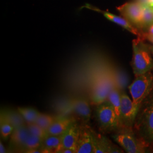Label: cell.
Wrapping results in <instances>:
<instances>
[{"mask_svg": "<svg viewBox=\"0 0 153 153\" xmlns=\"http://www.w3.org/2000/svg\"><path fill=\"white\" fill-rule=\"evenodd\" d=\"M133 128L149 146L153 143V90L141 104Z\"/></svg>", "mask_w": 153, "mask_h": 153, "instance_id": "6da1fadb", "label": "cell"}, {"mask_svg": "<svg viewBox=\"0 0 153 153\" xmlns=\"http://www.w3.org/2000/svg\"><path fill=\"white\" fill-rule=\"evenodd\" d=\"M133 57L131 65L135 76L152 71L153 59L148 44H145L142 38L134 39L132 42Z\"/></svg>", "mask_w": 153, "mask_h": 153, "instance_id": "7a4b0ae2", "label": "cell"}, {"mask_svg": "<svg viewBox=\"0 0 153 153\" xmlns=\"http://www.w3.org/2000/svg\"><path fill=\"white\" fill-rule=\"evenodd\" d=\"M112 137L126 153H146L149 147L141 138L136 136L133 128L122 126L115 131Z\"/></svg>", "mask_w": 153, "mask_h": 153, "instance_id": "3957f363", "label": "cell"}, {"mask_svg": "<svg viewBox=\"0 0 153 153\" xmlns=\"http://www.w3.org/2000/svg\"><path fill=\"white\" fill-rule=\"evenodd\" d=\"M129 86L133 102L141 107L144 100L153 90V74L152 71L135 76Z\"/></svg>", "mask_w": 153, "mask_h": 153, "instance_id": "277c9868", "label": "cell"}, {"mask_svg": "<svg viewBox=\"0 0 153 153\" xmlns=\"http://www.w3.org/2000/svg\"><path fill=\"white\" fill-rule=\"evenodd\" d=\"M95 115L99 126L104 131H115L121 127L115 110L107 102L98 105Z\"/></svg>", "mask_w": 153, "mask_h": 153, "instance_id": "5b68a950", "label": "cell"}, {"mask_svg": "<svg viewBox=\"0 0 153 153\" xmlns=\"http://www.w3.org/2000/svg\"><path fill=\"white\" fill-rule=\"evenodd\" d=\"M115 86L111 74H101L97 76L92 84L91 99L93 104L99 105L108 98L109 93Z\"/></svg>", "mask_w": 153, "mask_h": 153, "instance_id": "8992f818", "label": "cell"}, {"mask_svg": "<svg viewBox=\"0 0 153 153\" xmlns=\"http://www.w3.org/2000/svg\"><path fill=\"white\" fill-rule=\"evenodd\" d=\"M140 108L126 93L121 92L120 120L121 127L133 128Z\"/></svg>", "mask_w": 153, "mask_h": 153, "instance_id": "52a82bcc", "label": "cell"}, {"mask_svg": "<svg viewBox=\"0 0 153 153\" xmlns=\"http://www.w3.org/2000/svg\"><path fill=\"white\" fill-rule=\"evenodd\" d=\"M117 9L131 25L136 28H141L143 7L140 4L136 1L129 2L117 7Z\"/></svg>", "mask_w": 153, "mask_h": 153, "instance_id": "ba28073f", "label": "cell"}, {"mask_svg": "<svg viewBox=\"0 0 153 153\" xmlns=\"http://www.w3.org/2000/svg\"><path fill=\"white\" fill-rule=\"evenodd\" d=\"M124 153L109 139L94 133V153Z\"/></svg>", "mask_w": 153, "mask_h": 153, "instance_id": "9c48e42d", "label": "cell"}, {"mask_svg": "<svg viewBox=\"0 0 153 153\" xmlns=\"http://www.w3.org/2000/svg\"><path fill=\"white\" fill-rule=\"evenodd\" d=\"M94 153V132L81 128L76 153Z\"/></svg>", "mask_w": 153, "mask_h": 153, "instance_id": "30bf717a", "label": "cell"}, {"mask_svg": "<svg viewBox=\"0 0 153 153\" xmlns=\"http://www.w3.org/2000/svg\"><path fill=\"white\" fill-rule=\"evenodd\" d=\"M84 7H86L88 9H91L93 10H95V11H99V12L102 13L103 14L104 16L110 21L114 22L116 24L124 28H125L126 30H128V31L131 33H133L135 35H137L138 37L141 38L142 35L141 34V33L138 31L137 28L134 27L133 25H131V23L129 22L128 20H126L125 18H122L121 16H116V15H114L113 14L109 13L108 12L101 11L99 9L95 8V7L91 6L90 5H88V4H87Z\"/></svg>", "mask_w": 153, "mask_h": 153, "instance_id": "8fae6325", "label": "cell"}, {"mask_svg": "<svg viewBox=\"0 0 153 153\" xmlns=\"http://www.w3.org/2000/svg\"><path fill=\"white\" fill-rule=\"evenodd\" d=\"M80 131L81 128L74 122L72 123L65 132L61 134L63 148L71 149L76 152Z\"/></svg>", "mask_w": 153, "mask_h": 153, "instance_id": "7c38bea8", "label": "cell"}, {"mask_svg": "<svg viewBox=\"0 0 153 153\" xmlns=\"http://www.w3.org/2000/svg\"><path fill=\"white\" fill-rule=\"evenodd\" d=\"M27 124L18 128L14 129L10 136L9 148L11 151L21 152L22 147L29 136Z\"/></svg>", "mask_w": 153, "mask_h": 153, "instance_id": "4fadbf2b", "label": "cell"}, {"mask_svg": "<svg viewBox=\"0 0 153 153\" xmlns=\"http://www.w3.org/2000/svg\"><path fill=\"white\" fill-rule=\"evenodd\" d=\"M63 148L61 135H47L43 139L40 149L42 153H59Z\"/></svg>", "mask_w": 153, "mask_h": 153, "instance_id": "5bb4252c", "label": "cell"}, {"mask_svg": "<svg viewBox=\"0 0 153 153\" xmlns=\"http://www.w3.org/2000/svg\"><path fill=\"white\" fill-rule=\"evenodd\" d=\"M73 111L82 120L88 122L91 117V108L87 99L83 98L75 99L72 102Z\"/></svg>", "mask_w": 153, "mask_h": 153, "instance_id": "9a60e30c", "label": "cell"}, {"mask_svg": "<svg viewBox=\"0 0 153 153\" xmlns=\"http://www.w3.org/2000/svg\"><path fill=\"white\" fill-rule=\"evenodd\" d=\"M73 122L72 119L68 117L56 119L55 121L47 130V134L53 136L61 135Z\"/></svg>", "mask_w": 153, "mask_h": 153, "instance_id": "2e32d148", "label": "cell"}, {"mask_svg": "<svg viewBox=\"0 0 153 153\" xmlns=\"http://www.w3.org/2000/svg\"><path fill=\"white\" fill-rule=\"evenodd\" d=\"M1 112H2L5 115L7 119L14 126V129L18 128L27 124L26 121L25 120L18 110L15 111L13 109H6L1 111Z\"/></svg>", "mask_w": 153, "mask_h": 153, "instance_id": "e0dca14e", "label": "cell"}, {"mask_svg": "<svg viewBox=\"0 0 153 153\" xmlns=\"http://www.w3.org/2000/svg\"><path fill=\"white\" fill-rule=\"evenodd\" d=\"M108 103L115 110V112L120 119V116L121 91L114 86L109 93L108 98L105 101Z\"/></svg>", "mask_w": 153, "mask_h": 153, "instance_id": "ac0fdd59", "label": "cell"}, {"mask_svg": "<svg viewBox=\"0 0 153 153\" xmlns=\"http://www.w3.org/2000/svg\"><path fill=\"white\" fill-rule=\"evenodd\" d=\"M42 138L30 134L20 152L32 153L33 150L40 149L42 146Z\"/></svg>", "mask_w": 153, "mask_h": 153, "instance_id": "d6986e66", "label": "cell"}, {"mask_svg": "<svg viewBox=\"0 0 153 153\" xmlns=\"http://www.w3.org/2000/svg\"><path fill=\"white\" fill-rule=\"evenodd\" d=\"M14 130V126L7 119L4 114L1 112L0 117V133L1 138L4 140H7Z\"/></svg>", "mask_w": 153, "mask_h": 153, "instance_id": "ffe728a7", "label": "cell"}, {"mask_svg": "<svg viewBox=\"0 0 153 153\" xmlns=\"http://www.w3.org/2000/svg\"><path fill=\"white\" fill-rule=\"evenodd\" d=\"M17 110L27 124L35 123L40 114L36 109L31 107H18Z\"/></svg>", "mask_w": 153, "mask_h": 153, "instance_id": "44dd1931", "label": "cell"}, {"mask_svg": "<svg viewBox=\"0 0 153 153\" xmlns=\"http://www.w3.org/2000/svg\"><path fill=\"white\" fill-rule=\"evenodd\" d=\"M153 25V6L143 7L141 28L148 29Z\"/></svg>", "mask_w": 153, "mask_h": 153, "instance_id": "7402d4cb", "label": "cell"}, {"mask_svg": "<svg viewBox=\"0 0 153 153\" xmlns=\"http://www.w3.org/2000/svg\"><path fill=\"white\" fill-rule=\"evenodd\" d=\"M55 120L56 119L52 116L40 113L35 123L47 131L48 128L55 121Z\"/></svg>", "mask_w": 153, "mask_h": 153, "instance_id": "603a6c76", "label": "cell"}, {"mask_svg": "<svg viewBox=\"0 0 153 153\" xmlns=\"http://www.w3.org/2000/svg\"><path fill=\"white\" fill-rule=\"evenodd\" d=\"M28 130L30 134L44 139L47 134V132L42 127L35 123L27 124Z\"/></svg>", "mask_w": 153, "mask_h": 153, "instance_id": "cb8c5ba5", "label": "cell"}, {"mask_svg": "<svg viewBox=\"0 0 153 153\" xmlns=\"http://www.w3.org/2000/svg\"><path fill=\"white\" fill-rule=\"evenodd\" d=\"M143 7H153V0H136Z\"/></svg>", "mask_w": 153, "mask_h": 153, "instance_id": "d4e9b609", "label": "cell"}, {"mask_svg": "<svg viewBox=\"0 0 153 153\" xmlns=\"http://www.w3.org/2000/svg\"><path fill=\"white\" fill-rule=\"evenodd\" d=\"M145 39L146 40H148L150 42L153 44V34H151L149 33H144L142 35L141 38Z\"/></svg>", "mask_w": 153, "mask_h": 153, "instance_id": "484cf974", "label": "cell"}, {"mask_svg": "<svg viewBox=\"0 0 153 153\" xmlns=\"http://www.w3.org/2000/svg\"><path fill=\"white\" fill-rule=\"evenodd\" d=\"M59 153H76L75 150L69 149V148H63Z\"/></svg>", "mask_w": 153, "mask_h": 153, "instance_id": "4316f807", "label": "cell"}, {"mask_svg": "<svg viewBox=\"0 0 153 153\" xmlns=\"http://www.w3.org/2000/svg\"><path fill=\"white\" fill-rule=\"evenodd\" d=\"M0 153H6V151L4 145H3L2 142H0Z\"/></svg>", "mask_w": 153, "mask_h": 153, "instance_id": "83f0119b", "label": "cell"}, {"mask_svg": "<svg viewBox=\"0 0 153 153\" xmlns=\"http://www.w3.org/2000/svg\"><path fill=\"white\" fill-rule=\"evenodd\" d=\"M148 33L153 34V25L150 26L148 28Z\"/></svg>", "mask_w": 153, "mask_h": 153, "instance_id": "f1b7e54d", "label": "cell"}, {"mask_svg": "<svg viewBox=\"0 0 153 153\" xmlns=\"http://www.w3.org/2000/svg\"><path fill=\"white\" fill-rule=\"evenodd\" d=\"M148 46H149V49L150 50V51H151V53H152V54L153 55V45H148Z\"/></svg>", "mask_w": 153, "mask_h": 153, "instance_id": "f546056e", "label": "cell"}]
</instances>
